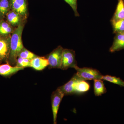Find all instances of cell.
Segmentation results:
<instances>
[{
	"label": "cell",
	"mask_w": 124,
	"mask_h": 124,
	"mask_svg": "<svg viewBox=\"0 0 124 124\" xmlns=\"http://www.w3.org/2000/svg\"><path fill=\"white\" fill-rule=\"evenodd\" d=\"M63 48L59 46L47 55L49 68L60 69Z\"/></svg>",
	"instance_id": "cell-4"
},
{
	"label": "cell",
	"mask_w": 124,
	"mask_h": 124,
	"mask_svg": "<svg viewBox=\"0 0 124 124\" xmlns=\"http://www.w3.org/2000/svg\"><path fill=\"white\" fill-rule=\"evenodd\" d=\"M2 62V61H1V60L0 58V64L1 63V62Z\"/></svg>",
	"instance_id": "cell-23"
},
{
	"label": "cell",
	"mask_w": 124,
	"mask_h": 124,
	"mask_svg": "<svg viewBox=\"0 0 124 124\" xmlns=\"http://www.w3.org/2000/svg\"><path fill=\"white\" fill-rule=\"evenodd\" d=\"M7 21L13 27H17L22 23V18L15 11L11 10L6 15Z\"/></svg>",
	"instance_id": "cell-12"
},
{
	"label": "cell",
	"mask_w": 124,
	"mask_h": 124,
	"mask_svg": "<svg viewBox=\"0 0 124 124\" xmlns=\"http://www.w3.org/2000/svg\"><path fill=\"white\" fill-rule=\"evenodd\" d=\"M90 85L88 82L84 80H80L78 81L75 86V94H81L85 93L89 90Z\"/></svg>",
	"instance_id": "cell-16"
},
{
	"label": "cell",
	"mask_w": 124,
	"mask_h": 124,
	"mask_svg": "<svg viewBox=\"0 0 124 124\" xmlns=\"http://www.w3.org/2000/svg\"><path fill=\"white\" fill-rule=\"evenodd\" d=\"M101 79L107 81L115 84L124 87V81L119 78L115 76L108 75L102 76Z\"/></svg>",
	"instance_id": "cell-19"
},
{
	"label": "cell",
	"mask_w": 124,
	"mask_h": 124,
	"mask_svg": "<svg viewBox=\"0 0 124 124\" xmlns=\"http://www.w3.org/2000/svg\"><path fill=\"white\" fill-rule=\"evenodd\" d=\"M9 0L11 9L18 14L23 19H26L28 15L27 0Z\"/></svg>",
	"instance_id": "cell-6"
},
{
	"label": "cell",
	"mask_w": 124,
	"mask_h": 124,
	"mask_svg": "<svg viewBox=\"0 0 124 124\" xmlns=\"http://www.w3.org/2000/svg\"><path fill=\"white\" fill-rule=\"evenodd\" d=\"M74 68L77 71L76 75L81 80L86 81L101 79L103 76L97 69L87 67L81 68L77 66Z\"/></svg>",
	"instance_id": "cell-2"
},
{
	"label": "cell",
	"mask_w": 124,
	"mask_h": 124,
	"mask_svg": "<svg viewBox=\"0 0 124 124\" xmlns=\"http://www.w3.org/2000/svg\"><path fill=\"white\" fill-rule=\"evenodd\" d=\"M69 5L74 11L76 17H79V14L78 11V0H64Z\"/></svg>",
	"instance_id": "cell-22"
},
{
	"label": "cell",
	"mask_w": 124,
	"mask_h": 124,
	"mask_svg": "<svg viewBox=\"0 0 124 124\" xmlns=\"http://www.w3.org/2000/svg\"><path fill=\"white\" fill-rule=\"evenodd\" d=\"M24 24L22 23L15 29L10 37V52L7 62L13 66L16 65L19 52L24 47L22 40V35Z\"/></svg>",
	"instance_id": "cell-1"
},
{
	"label": "cell",
	"mask_w": 124,
	"mask_h": 124,
	"mask_svg": "<svg viewBox=\"0 0 124 124\" xmlns=\"http://www.w3.org/2000/svg\"><path fill=\"white\" fill-rule=\"evenodd\" d=\"M31 61L26 59L18 57L16 66L23 68L31 67Z\"/></svg>",
	"instance_id": "cell-21"
},
{
	"label": "cell",
	"mask_w": 124,
	"mask_h": 124,
	"mask_svg": "<svg viewBox=\"0 0 124 124\" xmlns=\"http://www.w3.org/2000/svg\"><path fill=\"white\" fill-rule=\"evenodd\" d=\"M94 92L96 96H99L107 92V89L101 79L94 80Z\"/></svg>",
	"instance_id": "cell-14"
},
{
	"label": "cell",
	"mask_w": 124,
	"mask_h": 124,
	"mask_svg": "<svg viewBox=\"0 0 124 124\" xmlns=\"http://www.w3.org/2000/svg\"><path fill=\"white\" fill-rule=\"evenodd\" d=\"M124 19V0H118L115 12L111 22Z\"/></svg>",
	"instance_id": "cell-13"
},
{
	"label": "cell",
	"mask_w": 124,
	"mask_h": 124,
	"mask_svg": "<svg viewBox=\"0 0 124 124\" xmlns=\"http://www.w3.org/2000/svg\"><path fill=\"white\" fill-rule=\"evenodd\" d=\"M124 49V32L116 33L112 45L109 51L111 53Z\"/></svg>",
	"instance_id": "cell-11"
},
{
	"label": "cell",
	"mask_w": 124,
	"mask_h": 124,
	"mask_svg": "<svg viewBox=\"0 0 124 124\" xmlns=\"http://www.w3.org/2000/svg\"><path fill=\"white\" fill-rule=\"evenodd\" d=\"M23 69L16 66H11L7 62L5 64H0V75L7 77L10 76Z\"/></svg>",
	"instance_id": "cell-9"
},
{
	"label": "cell",
	"mask_w": 124,
	"mask_h": 124,
	"mask_svg": "<svg viewBox=\"0 0 124 124\" xmlns=\"http://www.w3.org/2000/svg\"><path fill=\"white\" fill-rule=\"evenodd\" d=\"M77 66L75 51L70 49H63L60 69L66 70L70 68H74Z\"/></svg>",
	"instance_id": "cell-3"
},
{
	"label": "cell",
	"mask_w": 124,
	"mask_h": 124,
	"mask_svg": "<svg viewBox=\"0 0 124 124\" xmlns=\"http://www.w3.org/2000/svg\"><path fill=\"white\" fill-rule=\"evenodd\" d=\"M64 95V93L59 88L54 91L51 95V106L54 124H57L58 111L60 103Z\"/></svg>",
	"instance_id": "cell-5"
},
{
	"label": "cell",
	"mask_w": 124,
	"mask_h": 124,
	"mask_svg": "<svg viewBox=\"0 0 124 124\" xmlns=\"http://www.w3.org/2000/svg\"><path fill=\"white\" fill-rule=\"evenodd\" d=\"M8 22L3 19L0 20V35L8 36L10 35L15 29Z\"/></svg>",
	"instance_id": "cell-15"
},
{
	"label": "cell",
	"mask_w": 124,
	"mask_h": 124,
	"mask_svg": "<svg viewBox=\"0 0 124 124\" xmlns=\"http://www.w3.org/2000/svg\"><path fill=\"white\" fill-rule=\"evenodd\" d=\"M11 35H0V58L2 62H7L10 52Z\"/></svg>",
	"instance_id": "cell-7"
},
{
	"label": "cell",
	"mask_w": 124,
	"mask_h": 124,
	"mask_svg": "<svg viewBox=\"0 0 124 124\" xmlns=\"http://www.w3.org/2000/svg\"><path fill=\"white\" fill-rule=\"evenodd\" d=\"M37 56L32 52L27 49L24 47L22 49L18 55V57L30 60H32Z\"/></svg>",
	"instance_id": "cell-20"
},
{
	"label": "cell",
	"mask_w": 124,
	"mask_h": 124,
	"mask_svg": "<svg viewBox=\"0 0 124 124\" xmlns=\"http://www.w3.org/2000/svg\"><path fill=\"white\" fill-rule=\"evenodd\" d=\"M48 66V61L45 57L37 56L31 61V67L36 70H42Z\"/></svg>",
	"instance_id": "cell-10"
},
{
	"label": "cell",
	"mask_w": 124,
	"mask_h": 124,
	"mask_svg": "<svg viewBox=\"0 0 124 124\" xmlns=\"http://www.w3.org/2000/svg\"><path fill=\"white\" fill-rule=\"evenodd\" d=\"M115 33L124 32V19L111 22Z\"/></svg>",
	"instance_id": "cell-18"
},
{
	"label": "cell",
	"mask_w": 124,
	"mask_h": 124,
	"mask_svg": "<svg viewBox=\"0 0 124 124\" xmlns=\"http://www.w3.org/2000/svg\"><path fill=\"white\" fill-rule=\"evenodd\" d=\"M81 79L75 74L66 84L59 87L64 93V95H69L75 94V86L77 82Z\"/></svg>",
	"instance_id": "cell-8"
},
{
	"label": "cell",
	"mask_w": 124,
	"mask_h": 124,
	"mask_svg": "<svg viewBox=\"0 0 124 124\" xmlns=\"http://www.w3.org/2000/svg\"><path fill=\"white\" fill-rule=\"evenodd\" d=\"M11 9L9 0H0V20L3 19Z\"/></svg>",
	"instance_id": "cell-17"
}]
</instances>
